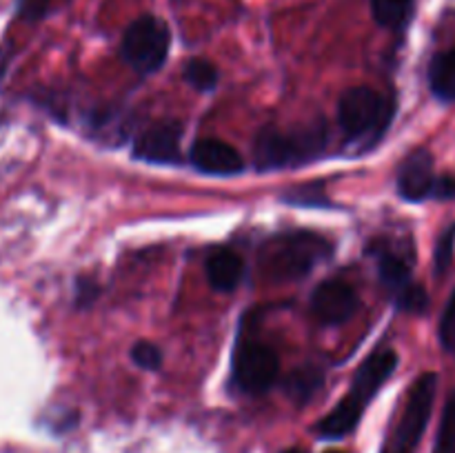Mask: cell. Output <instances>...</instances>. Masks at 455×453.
I'll use <instances>...</instances> for the list:
<instances>
[{"label": "cell", "mask_w": 455, "mask_h": 453, "mask_svg": "<svg viewBox=\"0 0 455 453\" xmlns=\"http://www.w3.org/2000/svg\"><path fill=\"white\" fill-rule=\"evenodd\" d=\"M3 71H4V56L3 52H0V76H3Z\"/></svg>", "instance_id": "obj_26"}, {"label": "cell", "mask_w": 455, "mask_h": 453, "mask_svg": "<svg viewBox=\"0 0 455 453\" xmlns=\"http://www.w3.org/2000/svg\"><path fill=\"white\" fill-rule=\"evenodd\" d=\"M431 91L444 102L455 100V52H444L434 58L429 69Z\"/></svg>", "instance_id": "obj_13"}, {"label": "cell", "mask_w": 455, "mask_h": 453, "mask_svg": "<svg viewBox=\"0 0 455 453\" xmlns=\"http://www.w3.org/2000/svg\"><path fill=\"white\" fill-rule=\"evenodd\" d=\"M93 298H96V287H93L92 282H80V293H78V300H80V305H89V302L93 300Z\"/></svg>", "instance_id": "obj_25"}, {"label": "cell", "mask_w": 455, "mask_h": 453, "mask_svg": "<svg viewBox=\"0 0 455 453\" xmlns=\"http://www.w3.org/2000/svg\"><path fill=\"white\" fill-rule=\"evenodd\" d=\"M132 358L138 367L147 369V371H156V369H160V364H163V354H160V349L154 342L147 340L133 345Z\"/></svg>", "instance_id": "obj_19"}, {"label": "cell", "mask_w": 455, "mask_h": 453, "mask_svg": "<svg viewBox=\"0 0 455 453\" xmlns=\"http://www.w3.org/2000/svg\"><path fill=\"white\" fill-rule=\"evenodd\" d=\"M434 160L427 151H416L403 163L398 171V191L404 200L420 203L434 194Z\"/></svg>", "instance_id": "obj_10"}, {"label": "cell", "mask_w": 455, "mask_h": 453, "mask_svg": "<svg viewBox=\"0 0 455 453\" xmlns=\"http://www.w3.org/2000/svg\"><path fill=\"white\" fill-rule=\"evenodd\" d=\"M191 163L204 173H213V176H231L244 169V160L238 151L231 145L222 140H213V138H204L198 140L191 149Z\"/></svg>", "instance_id": "obj_11"}, {"label": "cell", "mask_w": 455, "mask_h": 453, "mask_svg": "<svg viewBox=\"0 0 455 453\" xmlns=\"http://www.w3.org/2000/svg\"><path fill=\"white\" fill-rule=\"evenodd\" d=\"M244 275V262L234 249H216L207 260V278L216 291H234Z\"/></svg>", "instance_id": "obj_12"}, {"label": "cell", "mask_w": 455, "mask_h": 453, "mask_svg": "<svg viewBox=\"0 0 455 453\" xmlns=\"http://www.w3.org/2000/svg\"><path fill=\"white\" fill-rule=\"evenodd\" d=\"M431 195H435V198H440V200L455 198V178L444 176V178H440V180H435L434 194Z\"/></svg>", "instance_id": "obj_23"}, {"label": "cell", "mask_w": 455, "mask_h": 453, "mask_svg": "<svg viewBox=\"0 0 455 453\" xmlns=\"http://www.w3.org/2000/svg\"><path fill=\"white\" fill-rule=\"evenodd\" d=\"M133 155L147 163H176L180 158V124L160 123L149 127L136 140Z\"/></svg>", "instance_id": "obj_9"}, {"label": "cell", "mask_w": 455, "mask_h": 453, "mask_svg": "<svg viewBox=\"0 0 455 453\" xmlns=\"http://www.w3.org/2000/svg\"><path fill=\"white\" fill-rule=\"evenodd\" d=\"M278 355L256 340L240 342L234 355V382L244 393H265L278 380Z\"/></svg>", "instance_id": "obj_7"}, {"label": "cell", "mask_w": 455, "mask_h": 453, "mask_svg": "<svg viewBox=\"0 0 455 453\" xmlns=\"http://www.w3.org/2000/svg\"><path fill=\"white\" fill-rule=\"evenodd\" d=\"M331 247L327 240L314 234H291L269 242L262 253V274L271 280H296L309 274L311 266L324 256H329Z\"/></svg>", "instance_id": "obj_2"}, {"label": "cell", "mask_w": 455, "mask_h": 453, "mask_svg": "<svg viewBox=\"0 0 455 453\" xmlns=\"http://www.w3.org/2000/svg\"><path fill=\"white\" fill-rule=\"evenodd\" d=\"M320 382H323V376H320L318 369H300V371H296L289 378V393L296 400H300V402H305L315 389H320Z\"/></svg>", "instance_id": "obj_18"}, {"label": "cell", "mask_w": 455, "mask_h": 453, "mask_svg": "<svg viewBox=\"0 0 455 453\" xmlns=\"http://www.w3.org/2000/svg\"><path fill=\"white\" fill-rule=\"evenodd\" d=\"M395 302H398L400 309L407 311V314H422V311L429 306L427 291L422 287H418V284H409L403 293L395 296Z\"/></svg>", "instance_id": "obj_20"}, {"label": "cell", "mask_w": 455, "mask_h": 453, "mask_svg": "<svg viewBox=\"0 0 455 453\" xmlns=\"http://www.w3.org/2000/svg\"><path fill=\"white\" fill-rule=\"evenodd\" d=\"M453 244H455V225L449 226L443 234V238L438 240V247H435V271L444 274L451 265L453 258Z\"/></svg>", "instance_id": "obj_21"}, {"label": "cell", "mask_w": 455, "mask_h": 453, "mask_svg": "<svg viewBox=\"0 0 455 453\" xmlns=\"http://www.w3.org/2000/svg\"><path fill=\"white\" fill-rule=\"evenodd\" d=\"M49 0H20V13L25 18H40L44 12H47Z\"/></svg>", "instance_id": "obj_24"}, {"label": "cell", "mask_w": 455, "mask_h": 453, "mask_svg": "<svg viewBox=\"0 0 455 453\" xmlns=\"http://www.w3.org/2000/svg\"><path fill=\"white\" fill-rule=\"evenodd\" d=\"M327 453H340V451H327Z\"/></svg>", "instance_id": "obj_28"}, {"label": "cell", "mask_w": 455, "mask_h": 453, "mask_svg": "<svg viewBox=\"0 0 455 453\" xmlns=\"http://www.w3.org/2000/svg\"><path fill=\"white\" fill-rule=\"evenodd\" d=\"M324 129L323 124L314 127H302L296 131H283V129H265L258 136L256 149V167L258 169H278L287 164L305 163L307 158H314L324 147Z\"/></svg>", "instance_id": "obj_3"}, {"label": "cell", "mask_w": 455, "mask_h": 453, "mask_svg": "<svg viewBox=\"0 0 455 453\" xmlns=\"http://www.w3.org/2000/svg\"><path fill=\"white\" fill-rule=\"evenodd\" d=\"M185 80L200 91H212L218 83V69L204 58H194L185 65Z\"/></svg>", "instance_id": "obj_16"}, {"label": "cell", "mask_w": 455, "mask_h": 453, "mask_svg": "<svg viewBox=\"0 0 455 453\" xmlns=\"http://www.w3.org/2000/svg\"><path fill=\"white\" fill-rule=\"evenodd\" d=\"M434 453H455V393L447 400Z\"/></svg>", "instance_id": "obj_17"}, {"label": "cell", "mask_w": 455, "mask_h": 453, "mask_svg": "<svg viewBox=\"0 0 455 453\" xmlns=\"http://www.w3.org/2000/svg\"><path fill=\"white\" fill-rule=\"evenodd\" d=\"M338 120L351 140L380 138L391 124V102L371 87H354L338 102Z\"/></svg>", "instance_id": "obj_4"}, {"label": "cell", "mask_w": 455, "mask_h": 453, "mask_svg": "<svg viewBox=\"0 0 455 453\" xmlns=\"http://www.w3.org/2000/svg\"><path fill=\"white\" fill-rule=\"evenodd\" d=\"M283 453H302V451H298V449H289V451H283Z\"/></svg>", "instance_id": "obj_27"}, {"label": "cell", "mask_w": 455, "mask_h": 453, "mask_svg": "<svg viewBox=\"0 0 455 453\" xmlns=\"http://www.w3.org/2000/svg\"><path fill=\"white\" fill-rule=\"evenodd\" d=\"M358 309V296L342 280H327L311 298V314L323 324H342Z\"/></svg>", "instance_id": "obj_8"}, {"label": "cell", "mask_w": 455, "mask_h": 453, "mask_svg": "<svg viewBox=\"0 0 455 453\" xmlns=\"http://www.w3.org/2000/svg\"><path fill=\"white\" fill-rule=\"evenodd\" d=\"M169 44V27L156 16H142L124 31L123 58L138 74H154L167 60Z\"/></svg>", "instance_id": "obj_6"}, {"label": "cell", "mask_w": 455, "mask_h": 453, "mask_svg": "<svg viewBox=\"0 0 455 453\" xmlns=\"http://www.w3.org/2000/svg\"><path fill=\"white\" fill-rule=\"evenodd\" d=\"M395 364H398V355H395L394 351H378L371 358L364 360L363 367L355 373L354 382H351L349 393H347L345 400L320 422L318 433L329 440L345 438L347 433H351V431L358 426L367 402L376 395V391L380 389L382 382L394 373Z\"/></svg>", "instance_id": "obj_1"}, {"label": "cell", "mask_w": 455, "mask_h": 453, "mask_svg": "<svg viewBox=\"0 0 455 453\" xmlns=\"http://www.w3.org/2000/svg\"><path fill=\"white\" fill-rule=\"evenodd\" d=\"M435 386H438L435 373H425L413 382L403 417H400L391 438L387 440L382 453H416L422 433L427 429V422L431 417V409H434Z\"/></svg>", "instance_id": "obj_5"}, {"label": "cell", "mask_w": 455, "mask_h": 453, "mask_svg": "<svg viewBox=\"0 0 455 453\" xmlns=\"http://www.w3.org/2000/svg\"><path fill=\"white\" fill-rule=\"evenodd\" d=\"M440 340L449 351H455V291L449 300L447 309L443 314V322H440Z\"/></svg>", "instance_id": "obj_22"}, {"label": "cell", "mask_w": 455, "mask_h": 453, "mask_svg": "<svg viewBox=\"0 0 455 453\" xmlns=\"http://www.w3.org/2000/svg\"><path fill=\"white\" fill-rule=\"evenodd\" d=\"M411 9L413 0H371L373 18L389 29H400L411 16Z\"/></svg>", "instance_id": "obj_15"}, {"label": "cell", "mask_w": 455, "mask_h": 453, "mask_svg": "<svg viewBox=\"0 0 455 453\" xmlns=\"http://www.w3.org/2000/svg\"><path fill=\"white\" fill-rule=\"evenodd\" d=\"M380 280L394 296L403 293L411 282V271L403 258H395L391 253L380 256Z\"/></svg>", "instance_id": "obj_14"}]
</instances>
